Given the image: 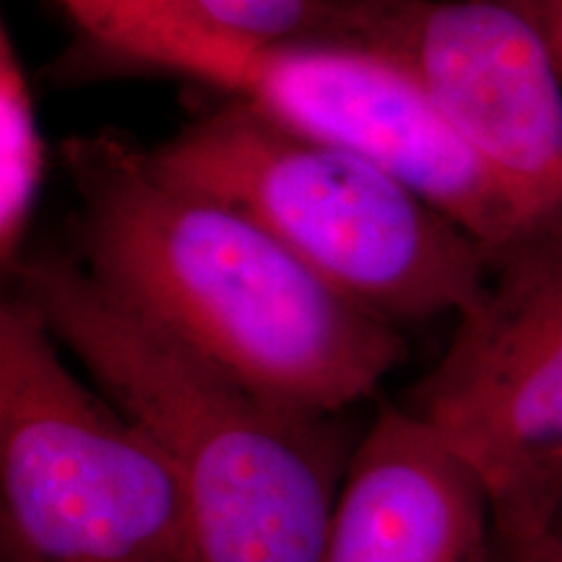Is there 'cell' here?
Wrapping results in <instances>:
<instances>
[{
	"mask_svg": "<svg viewBox=\"0 0 562 562\" xmlns=\"http://www.w3.org/2000/svg\"><path fill=\"white\" fill-rule=\"evenodd\" d=\"M63 165L83 269L263 396L339 417L404 360L398 326L336 292L248 211L161 172L133 140L74 136Z\"/></svg>",
	"mask_w": 562,
	"mask_h": 562,
	"instance_id": "6da1fadb",
	"label": "cell"
},
{
	"mask_svg": "<svg viewBox=\"0 0 562 562\" xmlns=\"http://www.w3.org/2000/svg\"><path fill=\"white\" fill-rule=\"evenodd\" d=\"M11 279L172 467L191 510L193 562H321L355 451L336 417L250 389L133 311L79 258H21Z\"/></svg>",
	"mask_w": 562,
	"mask_h": 562,
	"instance_id": "7a4b0ae2",
	"label": "cell"
},
{
	"mask_svg": "<svg viewBox=\"0 0 562 562\" xmlns=\"http://www.w3.org/2000/svg\"><path fill=\"white\" fill-rule=\"evenodd\" d=\"M91 60L224 91L284 128L381 161L467 229L490 263L537 227L389 60L336 42H256L178 0H50Z\"/></svg>",
	"mask_w": 562,
	"mask_h": 562,
	"instance_id": "3957f363",
	"label": "cell"
},
{
	"mask_svg": "<svg viewBox=\"0 0 562 562\" xmlns=\"http://www.w3.org/2000/svg\"><path fill=\"white\" fill-rule=\"evenodd\" d=\"M151 159L248 211L336 292L393 326L459 318L487 286L482 245L404 178L243 104L186 125Z\"/></svg>",
	"mask_w": 562,
	"mask_h": 562,
	"instance_id": "277c9868",
	"label": "cell"
},
{
	"mask_svg": "<svg viewBox=\"0 0 562 562\" xmlns=\"http://www.w3.org/2000/svg\"><path fill=\"white\" fill-rule=\"evenodd\" d=\"M0 550L3 562H193L172 467L16 292L0 305Z\"/></svg>",
	"mask_w": 562,
	"mask_h": 562,
	"instance_id": "5b68a950",
	"label": "cell"
},
{
	"mask_svg": "<svg viewBox=\"0 0 562 562\" xmlns=\"http://www.w3.org/2000/svg\"><path fill=\"white\" fill-rule=\"evenodd\" d=\"M440 360L404 406L487 490L495 526L562 513V214L492 261Z\"/></svg>",
	"mask_w": 562,
	"mask_h": 562,
	"instance_id": "8992f818",
	"label": "cell"
},
{
	"mask_svg": "<svg viewBox=\"0 0 562 562\" xmlns=\"http://www.w3.org/2000/svg\"><path fill=\"white\" fill-rule=\"evenodd\" d=\"M313 42L389 60L533 222L562 214V76L513 0H326Z\"/></svg>",
	"mask_w": 562,
	"mask_h": 562,
	"instance_id": "52a82bcc",
	"label": "cell"
},
{
	"mask_svg": "<svg viewBox=\"0 0 562 562\" xmlns=\"http://www.w3.org/2000/svg\"><path fill=\"white\" fill-rule=\"evenodd\" d=\"M321 562H495V513L467 461L385 404L349 456Z\"/></svg>",
	"mask_w": 562,
	"mask_h": 562,
	"instance_id": "ba28073f",
	"label": "cell"
},
{
	"mask_svg": "<svg viewBox=\"0 0 562 562\" xmlns=\"http://www.w3.org/2000/svg\"><path fill=\"white\" fill-rule=\"evenodd\" d=\"M45 180L34 94L9 26L0 30V261L5 271L21 261L26 232Z\"/></svg>",
	"mask_w": 562,
	"mask_h": 562,
	"instance_id": "9c48e42d",
	"label": "cell"
},
{
	"mask_svg": "<svg viewBox=\"0 0 562 562\" xmlns=\"http://www.w3.org/2000/svg\"><path fill=\"white\" fill-rule=\"evenodd\" d=\"M203 24L256 42H313L326 0H178Z\"/></svg>",
	"mask_w": 562,
	"mask_h": 562,
	"instance_id": "30bf717a",
	"label": "cell"
},
{
	"mask_svg": "<svg viewBox=\"0 0 562 562\" xmlns=\"http://www.w3.org/2000/svg\"><path fill=\"white\" fill-rule=\"evenodd\" d=\"M495 562H562V542L547 531L495 526Z\"/></svg>",
	"mask_w": 562,
	"mask_h": 562,
	"instance_id": "8fae6325",
	"label": "cell"
},
{
	"mask_svg": "<svg viewBox=\"0 0 562 562\" xmlns=\"http://www.w3.org/2000/svg\"><path fill=\"white\" fill-rule=\"evenodd\" d=\"M513 3L529 13L544 32L562 76V0H513Z\"/></svg>",
	"mask_w": 562,
	"mask_h": 562,
	"instance_id": "7c38bea8",
	"label": "cell"
},
{
	"mask_svg": "<svg viewBox=\"0 0 562 562\" xmlns=\"http://www.w3.org/2000/svg\"><path fill=\"white\" fill-rule=\"evenodd\" d=\"M505 529H537V531H547L552 533V537H558L562 542V513L560 516H554L552 521H547L542 526H505Z\"/></svg>",
	"mask_w": 562,
	"mask_h": 562,
	"instance_id": "4fadbf2b",
	"label": "cell"
}]
</instances>
